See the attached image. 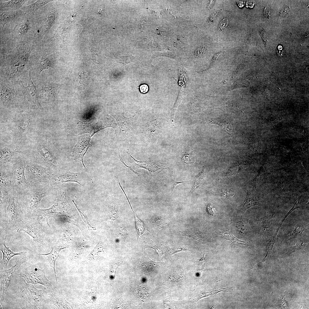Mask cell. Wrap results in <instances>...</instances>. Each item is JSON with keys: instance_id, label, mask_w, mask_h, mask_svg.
Returning a JSON list of instances; mask_svg holds the SVG:
<instances>
[{"instance_id": "obj_24", "label": "cell", "mask_w": 309, "mask_h": 309, "mask_svg": "<svg viewBox=\"0 0 309 309\" xmlns=\"http://www.w3.org/2000/svg\"><path fill=\"white\" fill-rule=\"evenodd\" d=\"M114 117L118 124L121 134L126 136L130 133L131 127L130 119L120 116H115Z\"/></svg>"}, {"instance_id": "obj_50", "label": "cell", "mask_w": 309, "mask_h": 309, "mask_svg": "<svg viewBox=\"0 0 309 309\" xmlns=\"http://www.w3.org/2000/svg\"><path fill=\"white\" fill-rule=\"evenodd\" d=\"M117 180H118V184L119 185L120 187V188L122 189V191H123V192H124V194H125V195L128 201V202H129V203L130 204V206L131 207V209H132V207H131V205L130 203V202H129V199H128L127 197V196L126 193H125V192L124 191V190L122 188V186H121V185L120 184V182L119 181L118 177V176H117Z\"/></svg>"}, {"instance_id": "obj_49", "label": "cell", "mask_w": 309, "mask_h": 309, "mask_svg": "<svg viewBox=\"0 0 309 309\" xmlns=\"http://www.w3.org/2000/svg\"><path fill=\"white\" fill-rule=\"evenodd\" d=\"M207 209L209 213H210L213 214L214 210L213 207L211 205H208L207 207Z\"/></svg>"}, {"instance_id": "obj_46", "label": "cell", "mask_w": 309, "mask_h": 309, "mask_svg": "<svg viewBox=\"0 0 309 309\" xmlns=\"http://www.w3.org/2000/svg\"><path fill=\"white\" fill-rule=\"evenodd\" d=\"M289 10V7H285L282 9L280 12V17H285L288 13Z\"/></svg>"}, {"instance_id": "obj_47", "label": "cell", "mask_w": 309, "mask_h": 309, "mask_svg": "<svg viewBox=\"0 0 309 309\" xmlns=\"http://www.w3.org/2000/svg\"><path fill=\"white\" fill-rule=\"evenodd\" d=\"M271 12L270 9L268 7H266L264 10V14L265 17L269 19Z\"/></svg>"}, {"instance_id": "obj_13", "label": "cell", "mask_w": 309, "mask_h": 309, "mask_svg": "<svg viewBox=\"0 0 309 309\" xmlns=\"http://www.w3.org/2000/svg\"><path fill=\"white\" fill-rule=\"evenodd\" d=\"M29 55L28 52L19 53L15 56L11 60L8 71L9 78H16L22 74L27 64Z\"/></svg>"}, {"instance_id": "obj_6", "label": "cell", "mask_w": 309, "mask_h": 309, "mask_svg": "<svg viewBox=\"0 0 309 309\" xmlns=\"http://www.w3.org/2000/svg\"><path fill=\"white\" fill-rule=\"evenodd\" d=\"M25 175L29 185L38 182H49L52 173L45 167L26 159Z\"/></svg>"}, {"instance_id": "obj_4", "label": "cell", "mask_w": 309, "mask_h": 309, "mask_svg": "<svg viewBox=\"0 0 309 309\" xmlns=\"http://www.w3.org/2000/svg\"><path fill=\"white\" fill-rule=\"evenodd\" d=\"M14 227H15L13 230L16 231L13 234L23 231L32 237L39 248L45 246L44 232L37 219L31 217L23 218Z\"/></svg>"}, {"instance_id": "obj_45", "label": "cell", "mask_w": 309, "mask_h": 309, "mask_svg": "<svg viewBox=\"0 0 309 309\" xmlns=\"http://www.w3.org/2000/svg\"><path fill=\"white\" fill-rule=\"evenodd\" d=\"M140 90L141 93H146L148 92V85L146 84H143L141 85L140 87Z\"/></svg>"}, {"instance_id": "obj_22", "label": "cell", "mask_w": 309, "mask_h": 309, "mask_svg": "<svg viewBox=\"0 0 309 309\" xmlns=\"http://www.w3.org/2000/svg\"><path fill=\"white\" fill-rule=\"evenodd\" d=\"M180 233L182 236L188 237L203 243L212 242L213 241L209 233L201 232L197 229L181 231Z\"/></svg>"}, {"instance_id": "obj_43", "label": "cell", "mask_w": 309, "mask_h": 309, "mask_svg": "<svg viewBox=\"0 0 309 309\" xmlns=\"http://www.w3.org/2000/svg\"><path fill=\"white\" fill-rule=\"evenodd\" d=\"M118 233L123 238H126L127 236L126 230L123 224L119 225L118 228Z\"/></svg>"}, {"instance_id": "obj_42", "label": "cell", "mask_w": 309, "mask_h": 309, "mask_svg": "<svg viewBox=\"0 0 309 309\" xmlns=\"http://www.w3.org/2000/svg\"><path fill=\"white\" fill-rule=\"evenodd\" d=\"M304 243L301 241L296 242V243H289V250L290 252L294 251L295 250L301 248Z\"/></svg>"}, {"instance_id": "obj_10", "label": "cell", "mask_w": 309, "mask_h": 309, "mask_svg": "<svg viewBox=\"0 0 309 309\" xmlns=\"http://www.w3.org/2000/svg\"><path fill=\"white\" fill-rule=\"evenodd\" d=\"M6 211L9 216L8 227H14L23 218V213L19 204L18 195L13 188L7 202Z\"/></svg>"}, {"instance_id": "obj_12", "label": "cell", "mask_w": 309, "mask_h": 309, "mask_svg": "<svg viewBox=\"0 0 309 309\" xmlns=\"http://www.w3.org/2000/svg\"><path fill=\"white\" fill-rule=\"evenodd\" d=\"M28 260L27 257L24 256L18 259L15 264L9 269L0 270L1 300H3L5 292L10 285L11 278L13 275L23 264Z\"/></svg>"}, {"instance_id": "obj_19", "label": "cell", "mask_w": 309, "mask_h": 309, "mask_svg": "<svg viewBox=\"0 0 309 309\" xmlns=\"http://www.w3.org/2000/svg\"><path fill=\"white\" fill-rule=\"evenodd\" d=\"M47 292V294L49 296L54 304L59 309H70L69 303L66 300L63 294L58 289L56 288L48 290L45 289Z\"/></svg>"}, {"instance_id": "obj_25", "label": "cell", "mask_w": 309, "mask_h": 309, "mask_svg": "<svg viewBox=\"0 0 309 309\" xmlns=\"http://www.w3.org/2000/svg\"><path fill=\"white\" fill-rule=\"evenodd\" d=\"M152 225L158 229L165 227V226L171 220L170 217L167 215H156L150 219Z\"/></svg>"}, {"instance_id": "obj_28", "label": "cell", "mask_w": 309, "mask_h": 309, "mask_svg": "<svg viewBox=\"0 0 309 309\" xmlns=\"http://www.w3.org/2000/svg\"><path fill=\"white\" fill-rule=\"evenodd\" d=\"M205 175V169H203L194 177L193 181V186L188 194V196L192 195L195 190L201 184L204 179Z\"/></svg>"}, {"instance_id": "obj_7", "label": "cell", "mask_w": 309, "mask_h": 309, "mask_svg": "<svg viewBox=\"0 0 309 309\" xmlns=\"http://www.w3.org/2000/svg\"><path fill=\"white\" fill-rule=\"evenodd\" d=\"M18 274L28 283L41 284L47 287L52 286V282L46 277L44 269H41L36 264L23 268Z\"/></svg>"}, {"instance_id": "obj_21", "label": "cell", "mask_w": 309, "mask_h": 309, "mask_svg": "<svg viewBox=\"0 0 309 309\" xmlns=\"http://www.w3.org/2000/svg\"><path fill=\"white\" fill-rule=\"evenodd\" d=\"M6 238L1 241L0 249L3 254L2 260L0 262V268L2 270L5 269L9 260L13 257L18 255H22L23 253L14 252L6 245Z\"/></svg>"}, {"instance_id": "obj_8", "label": "cell", "mask_w": 309, "mask_h": 309, "mask_svg": "<svg viewBox=\"0 0 309 309\" xmlns=\"http://www.w3.org/2000/svg\"><path fill=\"white\" fill-rule=\"evenodd\" d=\"M88 178V175L86 173H72L63 167L52 173L48 182L52 187L54 185L69 182H76L84 186Z\"/></svg>"}, {"instance_id": "obj_37", "label": "cell", "mask_w": 309, "mask_h": 309, "mask_svg": "<svg viewBox=\"0 0 309 309\" xmlns=\"http://www.w3.org/2000/svg\"><path fill=\"white\" fill-rule=\"evenodd\" d=\"M135 219L136 228L139 238L146 230L143 223L135 215Z\"/></svg>"}, {"instance_id": "obj_9", "label": "cell", "mask_w": 309, "mask_h": 309, "mask_svg": "<svg viewBox=\"0 0 309 309\" xmlns=\"http://www.w3.org/2000/svg\"><path fill=\"white\" fill-rule=\"evenodd\" d=\"M26 166V159L23 157H19L15 159L12 184L13 188L18 195L24 193L29 185L25 175Z\"/></svg>"}, {"instance_id": "obj_33", "label": "cell", "mask_w": 309, "mask_h": 309, "mask_svg": "<svg viewBox=\"0 0 309 309\" xmlns=\"http://www.w3.org/2000/svg\"><path fill=\"white\" fill-rule=\"evenodd\" d=\"M83 241L81 245L78 246L75 251L74 257V258H78L83 253L85 248L87 245V241L86 239H85L84 235L82 233Z\"/></svg>"}, {"instance_id": "obj_32", "label": "cell", "mask_w": 309, "mask_h": 309, "mask_svg": "<svg viewBox=\"0 0 309 309\" xmlns=\"http://www.w3.org/2000/svg\"><path fill=\"white\" fill-rule=\"evenodd\" d=\"M25 1L13 0L8 2L1 3V7H21Z\"/></svg>"}, {"instance_id": "obj_36", "label": "cell", "mask_w": 309, "mask_h": 309, "mask_svg": "<svg viewBox=\"0 0 309 309\" xmlns=\"http://www.w3.org/2000/svg\"><path fill=\"white\" fill-rule=\"evenodd\" d=\"M136 57L132 54L126 56H121L117 60L119 63H121L124 65H126L131 62H134L135 60Z\"/></svg>"}, {"instance_id": "obj_38", "label": "cell", "mask_w": 309, "mask_h": 309, "mask_svg": "<svg viewBox=\"0 0 309 309\" xmlns=\"http://www.w3.org/2000/svg\"><path fill=\"white\" fill-rule=\"evenodd\" d=\"M109 217L112 221L117 220L119 217L118 212L117 206L114 205H112L109 210Z\"/></svg>"}, {"instance_id": "obj_2", "label": "cell", "mask_w": 309, "mask_h": 309, "mask_svg": "<svg viewBox=\"0 0 309 309\" xmlns=\"http://www.w3.org/2000/svg\"><path fill=\"white\" fill-rule=\"evenodd\" d=\"M57 197L56 202L51 207L45 209L38 208L35 211L39 215L45 217L48 225L49 218H61L64 217H70L72 211L70 206L67 198L66 189L64 187H60L57 189Z\"/></svg>"}, {"instance_id": "obj_40", "label": "cell", "mask_w": 309, "mask_h": 309, "mask_svg": "<svg viewBox=\"0 0 309 309\" xmlns=\"http://www.w3.org/2000/svg\"><path fill=\"white\" fill-rule=\"evenodd\" d=\"M306 227H296L295 229L293 232L289 235V237L290 238L292 239L295 238H298L301 237L302 232L305 230L306 229Z\"/></svg>"}, {"instance_id": "obj_48", "label": "cell", "mask_w": 309, "mask_h": 309, "mask_svg": "<svg viewBox=\"0 0 309 309\" xmlns=\"http://www.w3.org/2000/svg\"><path fill=\"white\" fill-rule=\"evenodd\" d=\"M190 181H185L179 182L176 181L174 180H172V182L173 184V187L172 191H173L175 187L178 184L182 183H183L186 182H190Z\"/></svg>"}, {"instance_id": "obj_51", "label": "cell", "mask_w": 309, "mask_h": 309, "mask_svg": "<svg viewBox=\"0 0 309 309\" xmlns=\"http://www.w3.org/2000/svg\"><path fill=\"white\" fill-rule=\"evenodd\" d=\"M120 160L122 162V163H123V164H124V165H125V166H126V167H127L128 168H129V169H130V170L131 171H132V172H133V173H135V174H136V175H138V176H139V173H138L137 172H136V171H134V170H133V169H132V168H131V167H129V166H127V165H125V163H124V162H123V161H122V159H121V158H120Z\"/></svg>"}, {"instance_id": "obj_5", "label": "cell", "mask_w": 309, "mask_h": 309, "mask_svg": "<svg viewBox=\"0 0 309 309\" xmlns=\"http://www.w3.org/2000/svg\"><path fill=\"white\" fill-rule=\"evenodd\" d=\"M21 286L23 290L21 293L18 291V297L23 298L25 308H40L45 293V289H37L33 284L27 283L25 280L22 282Z\"/></svg>"}, {"instance_id": "obj_11", "label": "cell", "mask_w": 309, "mask_h": 309, "mask_svg": "<svg viewBox=\"0 0 309 309\" xmlns=\"http://www.w3.org/2000/svg\"><path fill=\"white\" fill-rule=\"evenodd\" d=\"M28 80V84L26 86L23 85L21 81L19 83L24 102L26 106L30 108L42 110L43 108L39 100L38 92L31 79L30 71L29 72Z\"/></svg>"}, {"instance_id": "obj_41", "label": "cell", "mask_w": 309, "mask_h": 309, "mask_svg": "<svg viewBox=\"0 0 309 309\" xmlns=\"http://www.w3.org/2000/svg\"><path fill=\"white\" fill-rule=\"evenodd\" d=\"M135 291L137 296L141 300H144L145 299L146 296V290L142 287H138L135 289Z\"/></svg>"}, {"instance_id": "obj_17", "label": "cell", "mask_w": 309, "mask_h": 309, "mask_svg": "<svg viewBox=\"0 0 309 309\" xmlns=\"http://www.w3.org/2000/svg\"><path fill=\"white\" fill-rule=\"evenodd\" d=\"M68 247V245L64 241H59L52 245V250L49 253L46 254H40L44 255L47 258V260L49 262V266L54 270L56 281L57 284H58V282L55 270V263L59 257L60 251L62 249Z\"/></svg>"}, {"instance_id": "obj_27", "label": "cell", "mask_w": 309, "mask_h": 309, "mask_svg": "<svg viewBox=\"0 0 309 309\" xmlns=\"http://www.w3.org/2000/svg\"><path fill=\"white\" fill-rule=\"evenodd\" d=\"M218 235L219 237L221 238L229 240L232 243H236L248 245L244 241H240L237 239L236 237L232 235L228 230H226L223 231L219 230L218 231Z\"/></svg>"}, {"instance_id": "obj_1", "label": "cell", "mask_w": 309, "mask_h": 309, "mask_svg": "<svg viewBox=\"0 0 309 309\" xmlns=\"http://www.w3.org/2000/svg\"><path fill=\"white\" fill-rule=\"evenodd\" d=\"M52 187L49 182H38L29 185L19 199L21 209L27 217H30L33 211L37 209L42 199L46 196Z\"/></svg>"}, {"instance_id": "obj_29", "label": "cell", "mask_w": 309, "mask_h": 309, "mask_svg": "<svg viewBox=\"0 0 309 309\" xmlns=\"http://www.w3.org/2000/svg\"><path fill=\"white\" fill-rule=\"evenodd\" d=\"M51 66V64L48 58L45 56L41 57L37 64L38 75L39 76L43 70L48 69Z\"/></svg>"}, {"instance_id": "obj_15", "label": "cell", "mask_w": 309, "mask_h": 309, "mask_svg": "<svg viewBox=\"0 0 309 309\" xmlns=\"http://www.w3.org/2000/svg\"><path fill=\"white\" fill-rule=\"evenodd\" d=\"M15 165V160L0 166V188L13 189L12 182Z\"/></svg>"}, {"instance_id": "obj_39", "label": "cell", "mask_w": 309, "mask_h": 309, "mask_svg": "<svg viewBox=\"0 0 309 309\" xmlns=\"http://www.w3.org/2000/svg\"><path fill=\"white\" fill-rule=\"evenodd\" d=\"M72 201L75 205L77 209L78 212L80 214L81 217L82 219L84 222L85 224L86 225L88 229L90 230H95L96 229V228L94 227H93L89 223L85 217V215H84L80 207L77 205V204L75 202L74 200H72Z\"/></svg>"}, {"instance_id": "obj_14", "label": "cell", "mask_w": 309, "mask_h": 309, "mask_svg": "<svg viewBox=\"0 0 309 309\" xmlns=\"http://www.w3.org/2000/svg\"><path fill=\"white\" fill-rule=\"evenodd\" d=\"M91 137L90 134L84 135L80 137L72 152L74 159L82 164L86 171L88 170L84 164L83 159L89 146Z\"/></svg>"}, {"instance_id": "obj_31", "label": "cell", "mask_w": 309, "mask_h": 309, "mask_svg": "<svg viewBox=\"0 0 309 309\" xmlns=\"http://www.w3.org/2000/svg\"><path fill=\"white\" fill-rule=\"evenodd\" d=\"M217 194L221 197L225 199H231L235 195L233 189L229 188H224L219 191Z\"/></svg>"}, {"instance_id": "obj_23", "label": "cell", "mask_w": 309, "mask_h": 309, "mask_svg": "<svg viewBox=\"0 0 309 309\" xmlns=\"http://www.w3.org/2000/svg\"><path fill=\"white\" fill-rule=\"evenodd\" d=\"M208 121L212 124L220 125L227 134L234 140H235L234 126L229 120L227 118H212L209 119Z\"/></svg>"}, {"instance_id": "obj_30", "label": "cell", "mask_w": 309, "mask_h": 309, "mask_svg": "<svg viewBox=\"0 0 309 309\" xmlns=\"http://www.w3.org/2000/svg\"><path fill=\"white\" fill-rule=\"evenodd\" d=\"M236 222V227L241 233L245 234L248 232L249 227L248 219L239 220Z\"/></svg>"}, {"instance_id": "obj_20", "label": "cell", "mask_w": 309, "mask_h": 309, "mask_svg": "<svg viewBox=\"0 0 309 309\" xmlns=\"http://www.w3.org/2000/svg\"><path fill=\"white\" fill-rule=\"evenodd\" d=\"M0 101L4 106L9 107L14 103L16 93L14 89H9L0 82Z\"/></svg>"}, {"instance_id": "obj_18", "label": "cell", "mask_w": 309, "mask_h": 309, "mask_svg": "<svg viewBox=\"0 0 309 309\" xmlns=\"http://www.w3.org/2000/svg\"><path fill=\"white\" fill-rule=\"evenodd\" d=\"M21 153L22 152L17 147L9 146L1 147L0 166L15 160V157Z\"/></svg>"}, {"instance_id": "obj_44", "label": "cell", "mask_w": 309, "mask_h": 309, "mask_svg": "<svg viewBox=\"0 0 309 309\" xmlns=\"http://www.w3.org/2000/svg\"><path fill=\"white\" fill-rule=\"evenodd\" d=\"M229 23V21L226 17H224L220 22L218 29L220 30H222L227 27Z\"/></svg>"}, {"instance_id": "obj_34", "label": "cell", "mask_w": 309, "mask_h": 309, "mask_svg": "<svg viewBox=\"0 0 309 309\" xmlns=\"http://www.w3.org/2000/svg\"><path fill=\"white\" fill-rule=\"evenodd\" d=\"M49 1H38L28 6L24 7L25 10L31 11L38 9L49 2Z\"/></svg>"}, {"instance_id": "obj_35", "label": "cell", "mask_w": 309, "mask_h": 309, "mask_svg": "<svg viewBox=\"0 0 309 309\" xmlns=\"http://www.w3.org/2000/svg\"><path fill=\"white\" fill-rule=\"evenodd\" d=\"M240 164H238L231 167L226 173L225 176H231L239 174L242 170Z\"/></svg>"}, {"instance_id": "obj_3", "label": "cell", "mask_w": 309, "mask_h": 309, "mask_svg": "<svg viewBox=\"0 0 309 309\" xmlns=\"http://www.w3.org/2000/svg\"><path fill=\"white\" fill-rule=\"evenodd\" d=\"M31 154L32 158L27 160L45 167L52 173L64 167L52 150L44 144L39 143L35 146Z\"/></svg>"}, {"instance_id": "obj_16", "label": "cell", "mask_w": 309, "mask_h": 309, "mask_svg": "<svg viewBox=\"0 0 309 309\" xmlns=\"http://www.w3.org/2000/svg\"><path fill=\"white\" fill-rule=\"evenodd\" d=\"M32 118L28 114H23L19 120L15 129L13 142H17L27 131L32 123Z\"/></svg>"}, {"instance_id": "obj_26", "label": "cell", "mask_w": 309, "mask_h": 309, "mask_svg": "<svg viewBox=\"0 0 309 309\" xmlns=\"http://www.w3.org/2000/svg\"><path fill=\"white\" fill-rule=\"evenodd\" d=\"M12 189L9 190L0 188L1 212L6 211V205Z\"/></svg>"}]
</instances>
